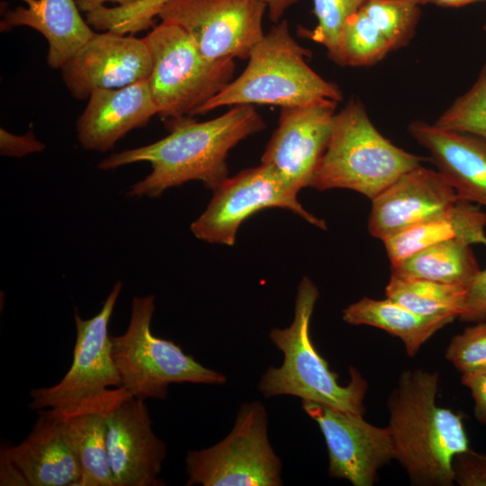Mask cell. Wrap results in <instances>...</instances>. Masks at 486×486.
I'll return each mask as SVG.
<instances>
[{
  "instance_id": "1",
  "label": "cell",
  "mask_w": 486,
  "mask_h": 486,
  "mask_svg": "<svg viewBox=\"0 0 486 486\" xmlns=\"http://www.w3.org/2000/svg\"><path fill=\"white\" fill-rule=\"evenodd\" d=\"M170 133L149 145L114 153L101 160V170L148 162L151 172L127 192L129 197H159L169 188L201 181L212 191L228 177L230 151L266 128L253 105H236L205 122L172 121Z\"/></svg>"
},
{
  "instance_id": "2",
  "label": "cell",
  "mask_w": 486,
  "mask_h": 486,
  "mask_svg": "<svg viewBox=\"0 0 486 486\" xmlns=\"http://www.w3.org/2000/svg\"><path fill=\"white\" fill-rule=\"evenodd\" d=\"M438 384L436 372L404 371L387 402L394 459L414 485H453L454 458L470 449L462 417L436 403Z\"/></svg>"
},
{
  "instance_id": "3",
  "label": "cell",
  "mask_w": 486,
  "mask_h": 486,
  "mask_svg": "<svg viewBox=\"0 0 486 486\" xmlns=\"http://www.w3.org/2000/svg\"><path fill=\"white\" fill-rule=\"evenodd\" d=\"M319 295L316 284L309 277H303L297 288L292 322L285 328H273L269 333L270 340L284 355L283 364L266 369L258 389L266 398L295 396L302 401L364 415L366 380L350 366L348 383L339 384L338 374L329 369L311 341L310 320Z\"/></svg>"
},
{
  "instance_id": "4",
  "label": "cell",
  "mask_w": 486,
  "mask_h": 486,
  "mask_svg": "<svg viewBox=\"0 0 486 486\" xmlns=\"http://www.w3.org/2000/svg\"><path fill=\"white\" fill-rule=\"evenodd\" d=\"M311 52L291 35L285 19L275 23L252 49L243 72L201 106L203 114L223 106L268 104L281 108L343 98L340 88L306 62Z\"/></svg>"
},
{
  "instance_id": "5",
  "label": "cell",
  "mask_w": 486,
  "mask_h": 486,
  "mask_svg": "<svg viewBox=\"0 0 486 486\" xmlns=\"http://www.w3.org/2000/svg\"><path fill=\"white\" fill-rule=\"evenodd\" d=\"M423 160L386 139L361 101L351 98L334 115L310 186L319 191L348 189L373 200Z\"/></svg>"
},
{
  "instance_id": "6",
  "label": "cell",
  "mask_w": 486,
  "mask_h": 486,
  "mask_svg": "<svg viewBox=\"0 0 486 486\" xmlns=\"http://www.w3.org/2000/svg\"><path fill=\"white\" fill-rule=\"evenodd\" d=\"M155 296H135L126 331L111 336L122 386L133 397L165 399L171 383L222 384L227 379L185 354L179 345L152 334Z\"/></svg>"
},
{
  "instance_id": "7",
  "label": "cell",
  "mask_w": 486,
  "mask_h": 486,
  "mask_svg": "<svg viewBox=\"0 0 486 486\" xmlns=\"http://www.w3.org/2000/svg\"><path fill=\"white\" fill-rule=\"evenodd\" d=\"M143 39L152 58L150 92L164 118L194 115L233 80L234 59L208 60L176 24L161 22Z\"/></svg>"
},
{
  "instance_id": "8",
  "label": "cell",
  "mask_w": 486,
  "mask_h": 486,
  "mask_svg": "<svg viewBox=\"0 0 486 486\" xmlns=\"http://www.w3.org/2000/svg\"><path fill=\"white\" fill-rule=\"evenodd\" d=\"M267 425L260 401L241 404L232 429L221 441L187 453L186 485H283L282 462L269 442Z\"/></svg>"
},
{
  "instance_id": "9",
  "label": "cell",
  "mask_w": 486,
  "mask_h": 486,
  "mask_svg": "<svg viewBox=\"0 0 486 486\" xmlns=\"http://www.w3.org/2000/svg\"><path fill=\"white\" fill-rule=\"evenodd\" d=\"M267 208L292 212L307 222L326 230L324 220L307 212L279 174L266 164L228 177L213 191L205 211L191 225L199 239L233 246L240 225L256 212Z\"/></svg>"
},
{
  "instance_id": "10",
  "label": "cell",
  "mask_w": 486,
  "mask_h": 486,
  "mask_svg": "<svg viewBox=\"0 0 486 486\" xmlns=\"http://www.w3.org/2000/svg\"><path fill=\"white\" fill-rule=\"evenodd\" d=\"M122 283L117 281L93 318L84 320L75 310L76 338L69 370L55 385L32 389L31 410H68L99 397L111 388L122 386V379L112 356L108 325Z\"/></svg>"
},
{
  "instance_id": "11",
  "label": "cell",
  "mask_w": 486,
  "mask_h": 486,
  "mask_svg": "<svg viewBox=\"0 0 486 486\" xmlns=\"http://www.w3.org/2000/svg\"><path fill=\"white\" fill-rule=\"evenodd\" d=\"M259 0H168L158 16L176 24L211 61L248 58L265 35Z\"/></svg>"
},
{
  "instance_id": "12",
  "label": "cell",
  "mask_w": 486,
  "mask_h": 486,
  "mask_svg": "<svg viewBox=\"0 0 486 486\" xmlns=\"http://www.w3.org/2000/svg\"><path fill=\"white\" fill-rule=\"evenodd\" d=\"M303 410L319 425L328 448V475L355 486L374 484L380 468L395 458L388 428L367 422L361 414L302 401Z\"/></svg>"
},
{
  "instance_id": "13",
  "label": "cell",
  "mask_w": 486,
  "mask_h": 486,
  "mask_svg": "<svg viewBox=\"0 0 486 486\" xmlns=\"http://www.w3.org/2000/svg\"><path fill=\"white\" fill-rule=\"evenodd\" d=\"M338 102L324 100L284 107L262 155L296 194L310 186L315 169L327 148Z\"/></svg>"
},
{
  "instance_id": "14",
  "label": "cell",
  "mask_w": 486,
  "mask_h": 486,
  "mask_svg": "<svg viewBox=\"0 0 486 486\" xmlns=\"http://www.w3.org/2000/svg\"><path fill=\"white\" fill-rule=\"evenodd\" d=\"M420 6L419 0H366L346 21L328 58L344 67L377 64L410 42L420 19Z\"/></svg>"
},
{
  "instance_id": "15",
  "label": "cell",
  "mask_w": 486,
  "mask_h": 486,
  "mask_svg": "<svg viewBox=\"0 0 486 486\" xmlns=\"http://www.w3.org/2000/svg\"><path fill=\"white\" fill-rule=\"evenodd\" d=\"M60 70L70 94L85 100L98 89L148 80L152 58L143 38L106 31L94 32Z\"/></svg>"
},
{
  "instance_id": "16",
  "label": "cell",
  "mask_w": 486,
  "mask_h": 486,
  "mask_svg": "<svg viewBox=\"0 0 486 486\" xmlns=\"http://www.w3.org/2000/svg\"><path fill=\"white\" fill-rule=\"evenodd\" d=\"M106 446L115 486L164 485L166 446L153 431L143 400L129 395L106 415Z\"/></svg>"
},
{
  "instance_id": "17",
  "label": "cell",
  "mask_w": 486,
  "mask_h": 486,
  "mask_svg": "<svg viewBox=\"0 0 486 486\" xmlns=\"http://www.w3.org/2000/svg\"><path fill=\"white\" fill-rule=\"evenodd\" d=\"M437 171L422 165L406 172L372 201L367 228L384 240L410 227L442 215L458 201Z\"/></svg>"
},
{
  "instance_id": "18",
  "label": "cell",
  "mask_w": 486,
  "mask_h": 486,
  "mask_svg": "<svg viewBox=\"0 0 486 486\" xmlns=\"http://www.w3.org/2000/svg\"><path fill=\"white\" fill-rule=\"evenodd\" d=\"M409 134L426 148L458 199L486 208V139L416 120Z\"/></svg>"
},
{
  "instance_id": "19",
  "label": "cell",
  "mask_w": 486,
  "mask_h": 486,
  "mask_svg": "<svg viewBox=\"0 0 486 486\" xmlns=\"http://www.w3.org/2000/svg\"><path fill=\"white\" fill-rule=\"evenodd\" d=\"M158 114L148 81L91 94L76 124L77 140L86 150L105 152L129 131Z\"/></svg>"
},
{
  "instance_id": "20",
  "label": "cell",
  "mask_w": 486,
  "mask_h": 486,
  "mask_svg": "<svg viewBox=\"0 0 486 486\" xmlns=\"http://www.w3.org/2000/svg\"><path fill=\"white\" fill-rule=\"evenodd\" d=\"M1 451L16 464L29 486H78L82 472L64 438L59 416L51 409L38 410L27 437Z\"/></svg>"
},
{
  "instance_id": "21",
  "label": "cell",
  "mask_w": 486,
  "mask_h": 486,
  "mask_svg": "<svg viewBox=\"0 0 486 486\" xmlns=\"http://www.w3.org/2000/svg\"><path fill=\"white\" fill-rule=\"evenodd\" d=\"M129 395L121 386L68 410L51 409L59 416L64 438L79 463L82 476L78 486H115L108 459L105 420L109 410Z\"/></svg>"
},
{
  "instance_id": "22",
  "label": "cell",
  "mask_w": 486,
  "mask_h": 486,
  "mask_svg": "<svg viewBox=\"0 0 486 486\" xmlns=\"http://www.w3.org/2000/svg\"><path fill=\"white\" fill-rule=\"evenodd\" d=\"M23 1L27 6L7 12L1 27L27 26L41 33L49 44L47 63L52 69H61L94 34L75 0Z\"/></svg>"
},
{
  "instance_id": "23",
  "label": "cell",
  "mask_w": 486,
  "mask_h": 486,
  "mask_svg": "<svg viewBox=\"0 0 486 486\" xmlns=\"http://www.w3.org/2000/svg\"><path fill=\"white\" fill-rule=\"evenodd\" d=\"M486 213L478 205L458 200L446 212L382 240L392 266L436 243L461 239L470 245L486 243Z\"/></svg>"
},
{
  "instance_id": "24",
  "label": "cell",
  "mask_w": 486,
  "mask_h": 486,
  "mask_svg": "<svg viewBox=\"0 0 486 486\" xmlns=\"http://www.w3.org/2000/svg\"><path fill=\"white\" fill-rule=\"evenodd\" d=\"M343 320L351 325H367L399 338L407 354L414 356L438 330L453 322L454 317H425L386 298L363 297L343 310Z\"/></svg>"
},
{
  "instance_id": "25",
  "label": "cell",
  "mask_w": 486,
  "mask_h": 486,
  "mask_svg": "<svg viewBox=\"0 0 486 486\" xmlns=\"http://www.w3.org/2000/svg\"><path fill=\"white\" fill-rule=\"evenodd\" d=\"M471 245L449 239L429 246L392 266V274L468 288L480 272Z\"/></svg>"
},
{
  "instance_id": "26",
  "label": "cell",
  "mask_w": 486,
  "mask_h": 486,
  "mask_svg": "<svg viewBox=\"0 0 486 486\" xmlns=\"http://www.w3.org/2000/svg\"><path fill=\"white\" fill-rule=\"evenodd\" d=\"M467 288L423 279L391 275L385 288L389 298L425 317L459 318Z\"/></svg>"
},
{
  "instance_id": "27",
  "label": "cell",
  "mask_w": 486,
  "mask_h": 486,
  "mask_svg": "<svg viewBox=\"0 0 486 486\" xmlns=\"http://www.w3.org/2000/svg\"><path fill=\"white\" fill-rule=\"evenodd\" d=\"M434 123L441 128L486 139V62L472 86L458 96Z\"/></svg>"
},
{
  "instance_id": "28",
  "label": "cell",
  "mask_w": 486,
  "mask_h": 486,
  "mask_svg": "<svg viewBox=\"0 0 486 486\" xmlns=\"http://www.w3.org/2000/svg\"><path fill=\"white\" fill-rule=\"evenodd\" d=\"M168 0H139L127 5L100 6L86 14L87 23L99 31L136 33L149 28Z\"/></svg>"
},
{
  "instance_id": "29",
  "label": "cell",
  "mask_w": 486,
  "mask_h": 486,
  "mask_svg": "<svg viewBox=\"0 0 486 486\" xmlns=\"http://www.w3.org/2000/svg\"><path fill=\"white\" fill-rule=\"evenodd\" d=\"M312 2L317 24L312 30L301 28V33L325 47L328 54L335 49L348 18L356 14L366 0H312Z\"/></svg>"
},
{
  "instance_id": "30",
  "label": "cell",
  "mask_w": 486,
  "mask_h": 486,
  "mask_svg": "<svg viewBox=\"0 0 486 486\" xmlns=\"http://www.w3.org/2000/svg\"><path fill=\"white\" fill-rule=\"evenodd\" d=\"M445 356L462 374L485 370L486 322H476L454 336Z\"/></svg>"
},
{
  "instance_id": "31",
  "label": "cell",
  "mask_w": 486,
  "mask_h": 486,
  "mask_svg": "<svg viewBox=\"0 0 486 486\" xmlns=\"http://www.w3.org/2000/svg\"><path fill=\"white\" fill-rule=\"evenodd\" d=\"M454 481L460 486H486V454L470 449L453 461Z\"/></svg>"
},
{
  "instance_id": "32",
  "label": "cell",
  "mask_w": 486,
  "mask_h": 486,
  "mask_svg": "<svg viewBox=\"0 0 486 486\" xmlns=\"http://www.w3.org/2000/svg\"><path fill=\"white\" fill-rule=\"evenodd\" d=\"M459 319L470 322L486 320V269L481 270L468 286Z\"/></svg>"
},
{
  "instance_id": "33",
  "label": "cell",
  "mask_w": 486,
  "mask_h": 486,
  "mask_svg": "<svg viewBox=\"0 0 486 486\" xmlns=\"http://www.w3.org/2000/svg\"><path fill=\"white\" fill-rule=\"evenodd\" d=\"M461 382L471 391L475 418L486 424V369L462 374Z\"/></svg>"
},
{
  "instance_id": "34",
  "label": "cell",
  "mask_w": 486,
  "mask_h": 486,
  "mask_svg": "<svg viewBox=\"0 0 486 486\" xmlns=\"http://www.w3.org/2000/svg\"><path fill=\"white\" fill-rule=\"evenodd\" d=\"M1 132V154L4 156H23L32 152H39L44 145L39 142L32 132L17 136L4 129Z\"/></svg>"
},
{
  "instance_id": "35",
  "label": "cell",
  "mask_w": 486,
  "mask_h": 486,
  "mask_svg": "<svg viewBox=\"0 0 486 486\" xmlns=\"http://www.w3.org/2000/svg\"><path fill=\"white\" fill-rule=\"evenodd\" d=\"M0 484L28 485L20 469L3 451L0 454Z\"/></svg>"
},
{
  "instance_id": "36",
  "label": "cell",
  "mask_w": 486,
  "mask_h": 486,
  "mask_svg": "<svg viewBox=\"0 0 486 486\" xmlns=\"http://www.w3.org/2000/svg\"><path fill=\"white\" fill-rule=\"evenodd\" d=\"M265 3L267 6L268 17L274 22H280L284 15L291 6L295 4L299 0H259Z\"/></svg>"
},
{
  "instance_id": "37",
  "label": "cell",
  "mask_w": 486,
  "mask_h": 486,
  "mask_svg": "<svg viewBox=\"0 0 486 486\" xmlns=\"http://www.w3.org/2000/svg\"><path fill=\"white\" fill-rule=\"evenodd\" d=\"M137 1L139 0H75L78 9L86 14L104 5L106 2L116 3L119 5H127Z\"/></svg>"
},
{
  "instance_id": "38",
  "label": "cell",
  "mask_w": 486,
  "mask_h": 486,
  "mask_svg": "<svg viewBox=\"0 0 486 486\" xmlns=\"http://www.w3.org/2000/svg\"><path fill=\"white\" fill-rule=\"evenodd\" d=\"M420 4H435L441 7H461L472 3H476L477 0H419Z\"/></svg>"
},
{
  "instance_id": "39",
  "label": "cell",
  "mask_w": 486,
  "mask_h": 486,
  "mask_svg": "<svg viewBox=\"0 0 486 486\" xmlns=\"http://www.w3.org/2000/svg\"><path fill=\"white\" fill-rule=\"evenodd\" d=\"M483 30L486 32V23L483 25Z\"/></svg>"
},
{
  "instance_id": "40",
  "label": "cell",
  "mask_w": 486,
  "mask_h": 486,
  "mask_svg": "<svg viewBox=\"0 0 486 486\" xmlns=\"http://www.w3.org/2000/svg\"><path fill=\"white\" fill-rule=\"evenodd\" d=\"M479 1H483V0H477V2H479Z\"/></svg>"
}]
</instances>
